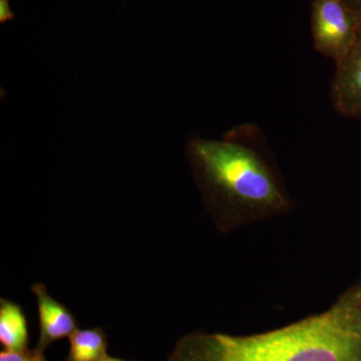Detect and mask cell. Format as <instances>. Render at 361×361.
Instances as JSON below:
<instances>
[{
	"instance_id": "5",
	"label": "cell",
	"mask_w": 361,
	"mask_h": 361,
	"mask_svg": "<svg viewBox=\"0 0 361 361\" xmlns=\"http://www.w3.org/2000/svg\"><path fill=\"white\" fill-rule=\"evenodd\" d=\"M37 299L39 317V341L37 350L44 353L54 342L70 338L78 329V322L63 304L49 295L44 284L37 283L32 287Z\"/></svg>"
},
{
	"instance_id": "8",
	"label": "cell",
	"mask_w": 361,
	"mask_h": 361,
	"mask_svg": "<svg viewBox=\"0 0 361 361\" xmlns=\"http://www.w3.org/2000/svg\"><path fill=\"white\" fill-rule=\"evenodd\" d=\"M0 361H47L44 353L37 348L21 351L4 350L0 353Z\"/></svg>"
},
{
	"instance_id": "3",
	"label": "cell",
	"mask_w": 361,
	"mask_h": 361,
	"mask_svg": "<svg viewBox=\"0 0 361 361\" xmlns=\"http://www.w3.org/2000/svg\"><path fill=\"white\" fill-rule=\"evenodd\" d=\"M311 32L316 51L336 63L357 42L361 21L345 0H313Z\"/></svg>"
},
{
	"instance_id": "11",
	"label": "cell",
	"mask_w": 361,
	"mask_h": 361,
	"mask_svg": "<svg viewBox=\"0 0 361 361\" xmlns=\"http://www.w3.org/2000/svg\"><path fill=\"white\" fill-rule=\"evenodd\" d=\"M102 361H130V360H121V358H116V357H111V356H106V357H104L103 360Z\"/></svg>"
},
{
	"instance_id": "7",
	"label": "cell",
	"mask_w": 361,
	"mask_h": 361,
	"mask_svg": "<svg viewBox=\"0 0 361 361\" xmlns=\"http://www.w3.org/2000/svg\"><path fill=\"white\" fill-rule=\"evenodd\" d=\"M108 356V339L103 329H77L70 337L66 361H102Z\"/></svg>"
},
{
	"instance_id": "10",
	"label": "cell",
	"mask_w": 361,
	"mask_h": 361,
	"mask_svg": "<svg viewBox=\"0 0 361 361\" xmlns=\"http://www.w3.org/2000/svg\"><path fill=\"white\" fill-rule=\"evenodd\" d=\"M345 2L353 11H355L361 21V0H345Z\"/></svg>"
},
{
	"instance_id": "2",
	"label": "cell",
	"mask_w": 361,
	"mask_h": 361,
	"mask_svg": "<svg viewBox=\"0 0 361 361\" xmlns=\"http://www.w3.org/2000/svg\"><path fill=\"white\" fill-rule=\"evenodd\" d=\"M170 361H361V281L329 310L280 329L250 336L192 332Z\"/></svg>"
},
{
	"instance_id": "1",
	"label": "cell",
	"mask_w": 361,
	"mask_h": 361,
	"mask_svg": "<svg viewBox=\"0 0 361 361\" xmlns=\"http://www.w3.org/2000/svg\"><path fill=\"white\" fill-rule=\"evenodd\" d=\"M187 156L220 232L232 233L293 211V199L253 125L233 128L222 140L192 137Z\"/></svg>"
},
{
	"instance_id": "9",
	"label": "cell",
	"mask_w": 361,
	"mask_h": 361,
	"mask_svg": "<svg viewBox=\"0 0 361 361\" xmlns=\"http://www.w3.org/2000/svg\"><path fill=\"white\" fill-rule=\"evenodd\" d=\"M14 13L9 7V0H0V23H4L8 20H13Z\"/></svg>"
},
{
	"instance_id": "4",
	"label": "cell",
	"mask_w": 361,
	"mask_h": 361,
	"mask_svg": "<svg viewBox=\"0 0 361 361\" xmlns=\"http://www.w3.org/2000/svg\"><path fill=\"white\" fill-rule=\"evenodd\" d=\"M331 101L337 113L361 121V32L353 49L336 63Z\"/></svg>"
},
{
	"instance_id": "6",
	"label": "cell",
	"mask_w": 361,
	"mask_h": 361,
	"mask_svg": "<svg viewBox=\"0 0 361 361\" xmlns=\"http://www.w3.org/2000/svg\"><path fill=\"white\" fill-rule=\"evenodd\" d=\"M0 342L6 350L27 349V322L23 308L6 299H0Z\"/></svg>"
}]
</instances>
